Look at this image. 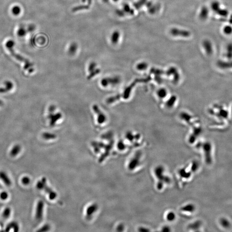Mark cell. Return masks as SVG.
Masks as SVG:
<instances>
[{"label": "cell", "mask_w": 232, "mask_h": 232, "mask_svg": "<svg viewBox=\"0 0 232 232\" xmlns=\"http://www.w3.org/2000/svg\"><path fill=\"white\" fill-rule=\"evenodd\" d=\"M165 169L163 166H159L154 169V174L157 179V188L158 190H162L165 185L170 183L171 179L168 176L164 173Z\"/></svg>", "instance_id": "1"}, {"label": "cell", "mask_w": 232, "mask_h": 232, "mask_svg": "<svg viewBox=\"0 0 232 232\" xmlns=\"http://www.w3.org/2000/svg\"><path fill=\"white\" fill-rule=\"evenodd\" d=\"M13 47H7L8 49L9 50L10 53L12 54V55L15 57L16 59L18 60V61H21V62H23L25 63V65L24 66V69L25 70H28V72L29 73H32L34 71V69L33 68V65L32 63H31L28 60L23 58L22 56H21V55H19L18 54H16L14 50H13Z\"/></svg>", "instance_id": "2"}, {"label": "cell", "mask_w": 232, "mask_h": 232, "mask_svg": "<svg viewBox=\"0 0 232 232\" xmlns=\"http://www.w3.org/2000/svg\"><path fill=\"white\" fill-rule=\"evenodd\" d=\"M211 7L212 10L220 16L226 17L228 15V11L221 8L220 3L217 1H214L211 3Z\"/></svg>", "instance_id": "3"}, {"label": "cell", "mask_w": 232, "mask_h": 232, "mask_svg": "<svg viewBox=\"0 0 232 232\" xmlns=\"http://www.w3.org/2000/svg\"><path fill=\"white\" fill-rule=\"evenodd\" d=\"M55 107L53 105L50 106L49 108V115L48 118L50 120V126H54L55 124L58 120L60 119L62 117V115L60 113L57 114H53V112L55 110Z\"/></svg>", "instance_id": "4"}, {"label": "cell", "mask_w": 232, "mask_h": 232, "mask_svg": "<svg viewBox=\"0 0 232 232\" xmlns=\"http://www.w3.org/2000/svg\"><path fill=\"white\" fill-rule=\"evenodd\" d=\"M142 154L140 153H136L133 157L132 158L129 164L128 168L129 169L132 171L138 167L141 164V159H142Z\"/></svg>", "instance_id": "5"}, {"label": "cell", "mask_w": 232, "mask_h": 232, "mask_svg": "<svg viewBox=\"0 0 232 232\" xmlns=\"http://www.w3.org/2000/svg\"><path fill=\"white\" fill-rule=\"evenodd\" d=\"M170 34L174 36H179L188 38L191 35V33L188 31L185 30H181V29L174 28L171 29Z\"/></svg>", "instance_id": "6"}, {"label": "cell", "mask_w": 232, "mask_h": 232, "mask_svg": "<svg viewBox=\"0 0 232 232\" xmlns=\"http://www.w3.org/2000/svg\"><path fill=\"white\" fill-rule=\"evenodd\" d=\"M92 109L95 113L97 115V121L99 124H102L105 122L106 120V116L104 113L99 109L97 105H95L92 107Z\"/></svg>", "instance_id": "7"}, {"label": "cell", "mask_w": 232, "mask_h": 232, "mask_svg": "<svg viewBox=\"0 0 232 232\" xmlns=\"http://www.w3.org/2000/svg\"><path fill=\"white\" fill-rule=\"evenodd\" d=\"M120 79L117 77H114V78H105L103 79L101 81V84L102 86L104 87L108 86L109 85H112L114 86L117 85L119 83Z\"/></svg>", "instance_id": "8"}, {"label": "cell", "mask_w": 232, "mask_h": 232, "mask_svg": "<svg viewBox=\"0 0 232 232\" xmlns=\"http://www.w3.org/2000/svg\"><path fill=\"white\" fill-rule=\"evenodd\" d=\"M44 203L42 201L40 200L37 204L36 210L35 217L38 220H41L43 214Z\"/></svg>", "instance_id": "9"}, {"label": "cell", "mask_w": 232, "mask_h": 232, "mask_svg": "<svg viewBox=\"0 0 232 232\" xmlns=\"http://www.w3.org/2000/svg\"><path fill=\"white\" fill-rule=\"evenodd\" d=\"M202 148L204 151L206 162L207 163L210 164L211 162V145L208 143H205L203 144Z\"/></svg>", "instance_id": "10"}, {"label": "cell", "mask_w": 232, "mask_h": 232, "mask_svg": "<svg viewBox=\"0 0 232 232\" xmlns=\"http://www.w3.org/2000/svg\"><path fill=\"white\" fill-rule=\"evenodd\" d=\"M41 181L43 182L42 189H44L46 192L49 194V198L50 199H54L55 197H56V194L54 192L52 191L51 189L49 187H48L47 185L46 179V178H42V179H41Z\"/></svg>", "instance_id": "11"}, {"label": "cell", "mask_w": 232, "mask_h": 232, "mask_svg": "<svg viewBox=\"0 0 232 232\" xmlns=\"http://www.w3.org/2000/svg\"><path fill=\"white\" fill-rule=\"evenodd\" d=\"M178 173L180 178L182 179H186V180L190 179L191 175V171H188L185 168H182L179 169L178 171Z\"/></svg>", "instance_id": "12"}, {"label": "cell", "mask_w": 232, "mask_h": 232, "mask_svg": "<svg viewBox=\"0 0 232 232\" xmlns=\"http://www.w3.org/2000/svg\"><path fill=\"white\" fill-rule=\"evenodd\" d=\"M95 66H96V64L95 63H92L89 67L88 71L90 73L89 76L88 77L89 79H90L92 77H94L100 72V70L99 69H95Z\"/></svg>", "instance_id": "13"}, {"label": "cell", "mask_w": 232, "mask_h": 232, "mask_svg": "<svg viewBox=\"0 0 232 232\" xmlns=\"http://www.w3.org/2000/svg\"><path fill=\"white\" fill-rule=\"evenodd\" d=\"M4 87L0 88V93H6L11 90L13 87V84L12 82L9 81H6L4 83Z\"/></svg>", "instance_id": "14"}, {"label": "cell", "mask_w": 232, "mask_h": 232, "mask_svg": "<svg viewBox=\"0 0 232 232\" xmlns=\"http://www.w3.org/2000/svg\"><path fill=\"white\" fill-rule=\"evenodd\" d=\"M203 47L207 54L211 55L213 52V47L212 44L209 40H205L203 42Z\"/></svg>", "instance_id": "15"}, {"label": "cell", "mask_w": 232, "mask_h": 232, "mask_svg": "<svg viewBox=\"0 0 232 232\" xmlns=\"http://www.w3.org/2000/svg\"><path fill=\"white\" fill-rule=\"evenodd\" d=\"M0 179L7 186H10L12 184V181L9 178L7 174L3 171H0Z\"/></svg>", "instance_id": "16"}, {"label": "cell", "mask_w": 232, "mask_h": 232, "mask_svg": "<svg viewBox=\"0 0 232 232\" xmlns=\"http://www.w3.org/2000/svg\"><path fill=\"white\" fill-rule=\"evenodd\" d=\"M168 95V91L165 88L162 87L158 89L156 92V95L160 99H164L166 98Z\"/></svg>", "instance_id": "17"}, {"label": "cell", "mask_w": 232, "mask_h": 232, "mask_svg": "<svg viewBox=\"0 0 232 232\" xmlns=\"http://www.w3.org/2000/svg\"><path fill=\"white\" fill-rule=\"evenodd\" d=\"M208 14H209V11L208 8L204 6L202 8L200 12L199 18L202 20H206L208 17Z\"/></svg>", "instance_id": "18"}, {"label": "cell", "mask_w": 232, "mask_h": 232, "mask_svg": "<svg viewBox=\"0 0 232 232\" xmlns=\"http://www.w3.org/2000/svg\"><path fill=\"white\" fill-rule=\"evenodd\" d=\"M195 208L192 204H189L184 205L181 208V212H186V213H193L194 211Z\"/></svg>", "instance_id": "19"}, {"label": "cell", "mask_w": 232, "mask_h": 232, "mask_svg": "<svg viewBox=\"0 0 232 232\" xmlns=\"http://www.w3.org/2000/svg\"><path fill=\"white\" fill-rule=\"evenodd\" d=\"M21 151V147L20 145H16L12 149L10 152V155L11 157H15L20 153Z\"/></svg>", "instance_id": "20"}, {"label": "cell", "mask_w": 232, "mask_h": 232, "mask_svg": "<svg viewBox=\"0 0 232 232\" xmlns=\"http://www.w3.org/2000/svg\"><path fill=\"white\" fill-rule=\"evenodd\" d=\"M147 7L149 8V12L151 14H153L155 13L158 10V6L153 4L152 2H148L147 4Z\"/></svg>", "instance_id": "21"}, {"label": "cell", "mask_w": 232, "mask_h": 232, "mask_svg": "<svg viewBox=\"0 0 232 232\" xmlns=\"http://www.w3.org/2000/svg\"><path fill=\"white\" fill-rule=\"evenodd\" d=\"M12 228H13L14 232L18 231V230H19V228H18V224L15 222H12V223L8 225V226L7 227L6 229V231H9L10 230H11Z\"/></svg>", "instance_id": "22"}, {"label": "cell", "mask_w": 232, "mask_h": 232, "mask_svg": "<svg viewBox=\"0 0 232 232\" xmlns=\"http://www.w3.org/2000/svg\"><path fill=\"white\" fill-rule=\"evenodd\" d=\"M136 69L138 71H144L148 68V64L146 62H141L138 63L136 66Z\"/></svg>", "instance_id": "23"}, {"label": "cell", "mask_w": 232, "mask_h": 232, "mask_svg": "<svg viewBox=\"0 0 232 232\" xmlns=\"http://www.w3.org/2000/svg\"><path fill=\"white\" fill-rule=\"evenodd\" d=\"M11 213V209L10 207H6L4 209L2 213L3 218L4 219H7L10 216Z\"/></svg>", "instance_id": "24"}, {"label": "cell", "mask_w": 232, "mask_h": 232, "mask_svg": "<svg viewBox=\"0 0 232 232\" xmlns=\"http://www.w3.org/2000/svg\"><path fill=\"white\" fill-rule=\"evenodd\" d=\"M166 218L168 221H172L175 220V218H176V215H175L174 212L170 211L166 214Z\"/></svg>", "instance_id": "25"}, {"label": "cell", "mask_w": 232, "mask_h": 232, "mask_svg": "<svg viewBox=\"0 0 232 232\" xmlns=\"http://www.w3.org/2000/svg\"><path fill=\"white\" fill-rule=\"evenodd\" d=\"M43 137L46 140H49L50 139H53L55 138V135L52 133L45 132L43 134Z\"/></svg>", "instance_id": "26"}, {"label": "cell", "mask_w": 232, "mask_h": 232, "mask_svg": "<svg viewBox=\"0 0 232 232\" xmlns=\"http://www.w3.org/2000/svg\"><path fill=\"white\" fill-rule=\"evenodd\" d=\"M146 3V0H139L138 2L134 4V6L137 9L142 7Z\"/></svg>", "instance_id": "27"}, {"label": "cell", "mask_w": 232, "mask_h": 232, "mask_svg": "<svg viewBox=\"0 0 232 232\" xmlns=\"http://www.w3.org/2000/svg\"><path fill=\"white\" fill-rule=\"evenodd\" d=\"M227 56L228 58H232V44H229L227 47Z\"/></svg>", "instance_id": "28"}, {"label": "cell", "mask_w": 232, "mask_h": 232, "mask_svg": "<svg viewBox=\"0 0 232 232\" xmlns=\"http://www.w3.org/2000/svg\"><path fill=\"white\" fill-rule=\"evenodd\" d=\"M224 33L226 35H231L232 33V27L230 26H227L224 27Z\"/></svg>", "instance_id": "29"}, {"label": "cell", "mask_w": 232, "mask_h": 232, "mask_svg": "<svg viewBox=\"0 0 232 232\" xmlns=\"http://www.w3.org/2000/svg\"><path fill=\"white\" fill-rule=\"evenodd\" d=\"M12 11L13 13L15 15H18L20 13L21 9L19 7L16 6H15L13 8Z\"/></svg>", "instance_id": "30"}, {"label": "cell", "mask_w": 232, "mask_h": 232, "mask_svg": "<svg viewBox=\"0 0 232 232\" xmlns=\"http://www.w3.org/2000/svg\"><path fill=\"white\" fill-rule=\"evenodd\" d=\"M31 182L30 178L28 176H25L23 177L22 179V182L23 185H29Z\"/></svg>", "instance_id": "31"}, {"label": "cell", "mask_w": 232, "mask_h": 232, "mask_svg": "<svg viewBox=\"0 0 232 232\" xmlns=\"http://www.w3.org/2000/svg\"><path fill=\"white\" fill-rule=\"evenodd\" d=\"M8 197V194L7 192L3 191L0 194V199H1L3 200L7 199Z\"/></svg>", "instance_id": "32"}, {"label": "cell", "mask_w": 232, "mask_h": 232, "mask_svg": "<svg viewBox=\"0 0 232 232\" xmlns=\"http://www.w3.org/2000/svg\"><path fill=\"white\" fill-rule=\"evenodd\" d=\"M26 34V31L25 29L20 28L18 29L17 34L19 37H23Z\"/></svg>", "instance_id": "33"}, {"label": "cell", "mask_w": 232, "mask_h": 232, "mask_svg": "<svg viewBox=\"0 0 232 232\" xmlns=\"http://www.w3.org/2000/svg\"><path fill=\"white\" fill-rule=\"evenodd\" d=\"M49 226L48 225H44V226L43 227H42V228H41V229H40V230H39L38 231L41 232L47 231H49Z\"/></svg>", "instance_id": "34"}, {"label": "cell", "mask_w": 232, "mask_h": 232, "mask_svg": "<svg viewBox=\"0 0 232 232\" xmlns=\"http://www.w3.org/2000/svg\"><path fill=\"white\" fill-rule=\"evenodd\" d=\"M125 10H126V11L127 12V13H129V14H133L134 13V11H133V10L130 8L128 5H126L125 6Z\"/></svg>", "instance_id": "35"}, {"label": "cell", "mask_w": 232, "mask_h": 232, "mask_svg": "<svg viewBox=\"0 0 232 232\" xmlns=\"http://www.w3.org/2000/svg\"><path fill=\"white\" fill-rule=\"evenodd\" d=\"M118 146L119 149H120V150H123V149H124L125 148V146L124 144L122 142H119Z\"/></svg>", "instance_id": "36"}, {"label": "cell", "mask_w": 232, "mask_h": 232, "mask_svg": "<svg viewBox=\"0 0 232 232\" xmlns=\"http://www.w3.org/2000/svg\"><path fill=\"white\" fill-rule=\"evenodd\" d=\"M2 104V102L1 101V100H0V105H1Z\"/></svg>", "instance_id": "37"}]
</instances>
